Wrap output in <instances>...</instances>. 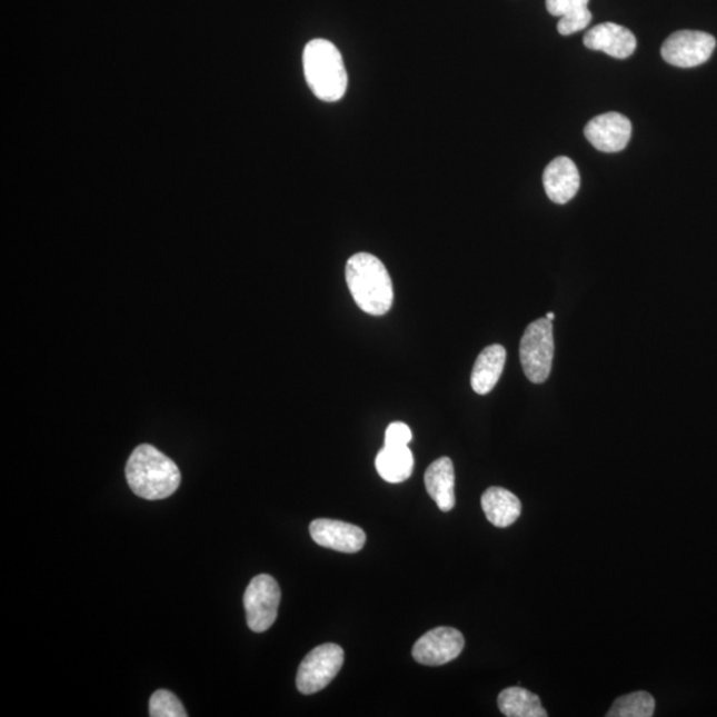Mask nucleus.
<instances>
[{
	"label": "nucleus",
	"instance_id": "obj_4",
	"mask_svg": "<svg viewBox=\"0 0 717 717\" xmlns=\"http://www.w3.org/2000/svg\"><path fill=\"white\" fill-rule=\"evenodd\" d=\"M555 358V338L549 319L541 318L526 327L520 359L526 378L536 385L548 380Z\"/></svg>",
	"mask_w": 717,
	"mask_h": 717
},
{
	"label": "nucleus",
	"instance_id": "obj_11",
	"mask_svg": "<svg viewBox=\"0 0 717 717\" xmlns=\"http://www.w3.org/2000/svg\"><path fill=\"white\" fill-rule=\"evenodd\" d=\"M584 43L589 50L603 51L616 59H627L637 50V38L626 27L603 23L587 31Z\"/></svg>",
	"mask_w": 717,
	"mask_h": 717
},
{
	"label": "nucleus",
	"instance_id": "obj_18",
	"mask_svg": "<svg viewBox=\"0 0 717 717\" xmlns=\"http://www.w3.org/2000/svg\"><path fill=\"white\" fill-rule=\"evenodd\" d=\"M655 713V699L651 694L638 691L620 696L614 701L607 717H651Z\"/></svg>",
	"mask_w": 717,
	"mask_h": 717
},
{
	"label": "nucleus",
	"instance_id": "obj_13",
	"mask_svg": "<svg viewBox=\"0 0 717 717\" xmlns=\"http://www.w3.org/2000/svg\"><path fill=\"white\" fill-rule=\"evenodd\" d=\"M428 495L442 511L455 508V468L449 457H440L427 469L425 476Z\"/></svg>",
	"mask_w": 717,
	"mask_h": 717
},
{
	"label": "nucleus",
	"instance_id": "obj_20",
	"mask_svg": "<svg viewBox=\"0 0 717 717\" xmlns=\"http://www.w3.org/2000/svg\"><path fill=\"white\" fill-rule=\"evenodd\" d=\"M591 19L592 16L589 9L571 12L569 16H565L559 19L558 32L564 37H568L571 36V33L582 31L590 24Z\"/></svg>",
	"mask_w": 717,
	"mask_h": 717
},
{
	"label": "nucleus",
	"instance_id": "obj_21",
	"mask_svg": "<svg viewBox=\"0 0 717 717\" xmlns=\"http://www.w3.org/2000/svg\"><path fill=\"white\" fill-rule=\"evenodd\" d=\"M412 441V430L405 422H392L386 430L385 446L405 447Z\"/></svg>",
	"mask_w": 717,
	"mask_h": 717
},
{
	"label": "nucleus",
	"instance_id": "obj_1",
	"mask_svg": "<svg viewBox=\"0 0 717 717\" xmlns=\"http://www.w3.org/2000/svg\"><path fill=\"white\" fill-rule=\"evenodd\" d=\"M127 481L143 500H163L181 484V472L173 460L149 444L136 448L127 462Z\"/></svg>",
	"mask_w": 717,
	"mask_h": 717
},
{
	"label": "nucleus",
	"instance_id": "obj_19",
	"mask_svg": "<svg viewBox=\"0 0 717 717\" xmlns=\"http://www.w3.org/2000/svg\"><path fill=\"white\" fill-rule=\"evenodd\" d=\"M149 715L152 717L188 716L179 698L167 689H160L152 695L149 701Z\"/></svg>",
	"mask_w": 717,
	"mask_h": 717
},
{
	"label": "nucleus",
	"instance_id": "obj_22",
	"mask_svg": "<svg viewBox=\"0 0 717 717\" xmlns=\"http://www.w3.org/2000/svg\"><path fill=\"white\" fill-rule=\"evenodd\" d=\"M587 4H589V0H546V9L552 17L559 18L587 9Z\"/></svg>",
	"mask_w": 717,
	"mask_h": 717
},
{
	"label": "nucleus",
	"instance_id": "obj_23",
	"mask_svg": "<svg viewBox=\"0 0 717 717\" xmlns=\"http://www.w3.org/2000/svg\"><path fill=\"white\" fill-rule=\"evenodd\" d=\"M555 318H556L555 312H549L548 316H546V319H549L550 322H552V320H555Z\"/></svg>",
	"mask_w": 717,
	"mask_h": 717
},
{
	"label": "nucleus",
	"instance_id": "obj_16",
	"mask_svg": "<svg viewBox=\"0 0 717 717\" xmlns=\"http://www.w3.org/2000/svg\"><path fill=\"white\" fill-rule=\"evenodd\" d=\"M414 455L408 446L405 447H388L385 446L377 456L378 474L391 484H399L408 480L414 472Z\"/></svg>",
	"mask_w": 717,
	"mask_h": 717
},
{
	"label": "nucleus",
	"instance_id": "obj_15",
	"mask_svg": "<svg viewBox=\"0 0 717 717\" xmlns=\"http://www.w3.org/2000/svg\"><path fill=\"white\" fill-rule=\"evenodd\" d=\"M505 361H507V350L500 345L484 348L476 360L470 385L478 395H487L494 389L500 380Z\"/></svg>",
	"mask_w": 717,
	"mask_h": 717
},
{
	"label": "nucleus",
	"instance_id": "obj_10",
	"mask_svg": "<svg viewBox=\"0 0 717 717\" xmlns=\"http://www.w3.org/2000/svg\"><path fill=\"white\" fill-rule=\"evenodd\" d=\"M313 541L326 549L358 552L365 548L366 532L357 525L319 518L310 525Z\"/></svg>",
	"mask_w": 717,
	"mask_h": 717
},
{
	"label": "nucleus",
	"instance_id": "obj_6",
	"mask_svg": "<svg viewBox=\"0 0 717 717\" xmlns=\"http://www.w3.org/2000/svg\"><path fill=\"white\" fill-rule=\"evenodd\" d=\"M281 604V589L275 578L261 574L251 579L245 591L243 605L250 630L263 633L275 625Z\"/></svg>",
	"mask_w": 717,
	"mask_h": 717
},
{
	"label": "nucleus",
	"instance_id": "obj_3",
	"mask_svg": "<svg viewBox=\"0 0 717 717\" xmlns=\"http://www.w3.org/2000/svg\"><path fill=\"white\" fill-rule=\"evenodd\" d=\"M307 84L319 100L339 101L346 94L348 74L343 58L329 40L313 39L303 51Z\"/></svg>",
	"mask_w": 717,
	"mask_h": 717
},
{
	"label": "nucleus",
	"instance_id": "obj_5",
	"mask_svg": "<svg viewBox=\"0 0 717 717\" xmlns=\"http://www.w3.org/2000/svg\"><path fill=\"white\" fill-rule=\"evenodd\" d=\"M345 661V651L338 645L326 644L313 648L300 664L297 687L305 695L317 694L330 685Z\"/></svg>",
	"mask_w": 717,
	"mask_h": 717
},
{
	"label": "nucleus",
	"instance_id": "obj_14",
	"mask_svg": "<svg viewBox=\"0 0 717 717\" xmlns=\"http://www.w3.org/2000/svg\"><path fill=\"white\" fill-rule=\"evenodd\" d=\"M481 507L485 516L497 528H508L521 516V501L511 491L491 487L481 497Z\"/></svg>",
	"mask_w": 717,
	"mask_h": 717
},
{
	"label": "nucleus",
	"instance_id": "obj_12",
	"mask_svg": "<svg viewBox=\"0 0 717 717\" xmlns=\"http://www.w3.org/2000/svg\"><path fill=\"white\" fill-rule=\"evenodd\" d=\"M580 176L569 157H557L544 172L546 195L552 202L568 203L578 193Z\"/></svg>",
	"mask_w": 717,
	"mask_h": 717
},
{
	"label": "nucleus",
	"instance_id": "obj_7",
	"mask_svg": "<svg viewBox=\"0 0 717 717\" xmlns=\"http://www.w3.org/2000/svg\"><path fill=\"white\" fill-rule=\"evenodd\" d=\"M716 40L703 31H678L661 46V58L679 68L698 67L711 58Z\"/></svg>",
	"mask_w": 717,
	"mask_h": 717
},
{
	"label": "nucleus",
	"instance_id": "obj_9",
	"mask_svg": "<svg viewBox=\"0 0 717 717\" xmlns=\"http://www.w3.org/2000/svg\"><path fill=\"white\" fill-rule=\"evenodd\" d=\"M633 126L626 116L618 112L599 114L585 128L586 139L594 148L605 153H617L631 139Z\"/></svg>",
	"mask_w": 717,
	"mask_h": 717
},
{
	"label": "nucleus",
	"instance_id": "obj_8",
	"mask_svg": "<svg viewBox=\"0 0 717 717\" xmlns=\"http://www.w3.org/2000/svg\"><path fill=\"white\" fill-rule=\"evenodd\" d=\"M466 639L452 627H437L416 641L414 659L425 666H442L455 660L464 650Z\"/></svg>",
	"mask_w": 717,
	"mask_h": 717
},
{
	"label": "nucleus",
	"instance_id": "obj_17",
	"mask_svg": "<svg viewBox=\"0 0 717 717\" xmlns=\"http://www.w3.org/2000/svg\"><path fill=\"white\" fill-rule=\"evenodd\" d=\"M498 708L508 717H546L541 699L536 694L520 687L504 689L498 695Z\"/></svg>",
	"mask_w": 717,
	"mask_h": 717
},
{
	"label": "nucleus",
	"instance_id": "obj_2",
	"mask_svg": "<svg viewBox=\"0 0 717 717\" xmlns=\"http://www.w3.org/2000/svg\"><path fill=\"white\" fill-rule=\"evenodd\" d=\"M346 281L355 303L370 316H385L394 302L392 279L379 258L358 252L348 259Z\"/></svg>",
	"mask_w": 717,
	"mask_h": 717
}]
</instances>
